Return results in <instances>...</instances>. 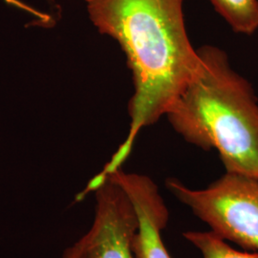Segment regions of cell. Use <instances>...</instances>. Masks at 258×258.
Returning <instances> with one entry per match:
<instances>
[{
	"label": "cell",
	"mask_w": 258,
	"mask_h": 258,
	"mask_svg": "<svg viewBox=\"0 0 258 258\" xmlns=\"http://www.w3.org/2000/svg\"><path fill=\"white\" fill-rule=\"evenodd\" d=\"M102 173L120 184L135 208L139 228L132 240L134 258H172L162 236L169 211L154 181L147 175L127 173L120 167Z\"/></svg>",
	"instance_id": "cell-5"
},
{
	"label": "cell",
	"mask_w": 258,
	"mask_h": 258,
	"mask_svg": "<svg viewBox=\"0 0 258 258\" xmlns=\"http://www.w3.org/2000/svg\"><path fill=\"white\" fill-rule=\"evenodd\" d=\"M184 238L202 253L203 258H258V251L233 249L212 231H186Z\"/></svg>",
	"instance_id": "cell-7"
},
{
	"label": "cell",
	"mask_w": 258,
	"mask_h": 258,
	"mask_svg": "<svg viewBox=\"0 0 258 258\" xmlns=\"http://www.w3.org/2000/svg\"><path fill=\"white\" fill-rule=\"evenodd\" d=\"M93 186L95 217L91 229L81 237L84 258H134L132 240L139 220L131 200L107 174L101 173Z\"/></svg>",
	"instance_id": "cell-4"
},
{
	"label": "cell",
	"mask_w": 258,
	"mask_h": 258,
	"mask_svg": "<svg viewBox=\"0 0 258 258\" xmlns=\"http://www.w3.org/2000/svg\"><path fill=\"white\" fill-rule=\"evenodd\" d=\"M166 184L213 233L258 251V179L226 172L203 189L189 188L172 178Z\"/></svg>",
	"instance_id": "cell-3"
},
{
	"label": "cell",
	"mask_w": 258,
	"mask_h": 258,
	"mask_svg": "<svg viewBox=\"0 0 258 258\" xmlns=\"http://www.w3.org/2000/svg\"><path fill=\"white\" fill-rule=\"evenodd\" d=\"M93 25L120 44L132 72L130 130L108 166L120 167L139 132L166 116L201 66L183 0H85Z\"/></svg>",
	"instance_id": "cell-1"
},
{
	"label": "cell",
	"mask_w": 258,
	"mask_h": 258,
	"mask_svg": "<svg viewBox=\"0 0 258 258\" xmlns=\"http://www.w3.org/2000/svg\"><path fill=\"white\" fill-rule=\"evenodd\" d=\"M201 66L166 113L176 132L218 151L226 172L258 179V103L249 82L224 51L198 49Z\"/></svg>",
	"instance_id": "cell-2"
},
{
	"label": "cell",
	"mask_w": 258,
	"mask_h": 258,
	"mask_svg": "<svg viewBox=\"0 0 258 258\" xmlns=\"http://www.w3.org/2000/svg\"><path fill=\"white\" fill-rule=\"evenodd\" d=\"M61 258H84L82 238H80L72 246L65 249Z\"/></svg>",
	"instance_id": "cell-8"
},
{
	"label": "cell",
	"mask_w": 258,
	"mask_h": 258,
	"mask_svg": "<svg viewBox=\"0 0 258 258\" xmlns=\"http://www.w3.org/2000/svg\"><path fill=\"white\" fill-rule=\"evenodd\" d=\"M231 29L251 35L258 29V0H210Z\"/></svg>",
	"instance_id": "cell-6"
}]
</instances>
